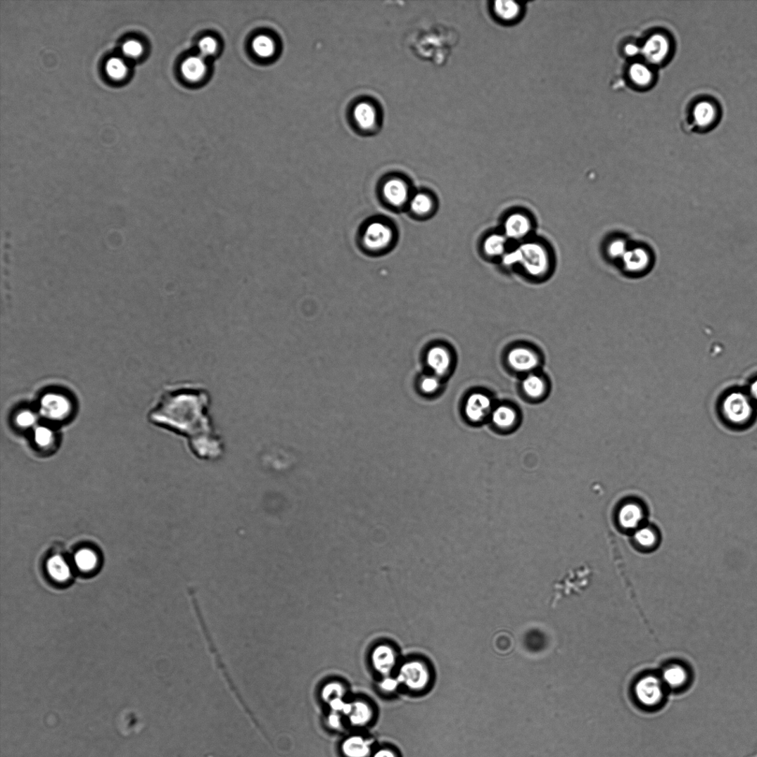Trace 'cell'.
<instances>
[{"instance_id": "45", "label": "cell", "mask_w": 757, "mask_h": 757, "mask_svg": "<svg viewBox=\"0 0 757 757\" xmlns=\"http://www.w3.org/2000/svg\"><path fill=\"white\" fill-rule=\"evenodd\" d=\"M374 757H396L395 754L388 749L377 751Z\"/></svg>"}, {"instance_id": "16", "label": "cell", "mask_w": 757, "mask_h": 757, "mask_svg": "<svg viewBox=\"0 0 757 757\" xmlns=\"http://www.w3.org/2000/svg\"><path fill=\"white\" fill-rule=\"evenodd\" d=\"M660 677L666 689L673 691L685 689L689 685L691 679L689 668L680 663H672L665 666Z\"/></svg>"}, {"instance_id": "17", "label": "cell", "mask_w": 757, "mask_h": 757, "mask_svg": "<svg viewBox=\"0 0 757 757\" xmlns=\"http://www.w3.org/2000/svg\"><path fill=\"white\" fill-rule=\"evenodd\" d=\"M70 400L63 395L47 394L40 402L42 414L52 420H62L70 413Z\"/></svg>"}, {"instance_id": "35", "label": "cell", "mask_w": 757, "mask_h": 757, "mask_svg": "<svg viewBox=\"0 0 757 757\" xmlns=\"http://www.w3.org/2000/svg\"><path fill=\"white\" fill-rule=\"evenodd\" d=\"M344 695L345 689L343 685L337 682L327 684L322 691V697L324 700L328 703L334 698H343Z\"/></svg>"}, {"instance_id": "28", "label": "cell", "mask_w": 757, "mask_h": 757, "mask_svg": "<svg viewBox=\"0 0 757 757\" xmlns=\"http://www.w3.org/2000/svg\"><path fill=\"white\" fill-rule=\"evenodd\" d=\"M47 570L50 576L56 581L63 582L70 577V566L60 556H54L48 561Z\"/></svg>"}, {"instance_id": "14", "label": "cell", "mask_w": 757, "mask_h": 757, "mask_svg": "<svg viewBox=\"0 0 757 757\" xmlns=\"http://www.w3.org/2000/svg\"><path fill=\"white\" fill-rule=\"evenodd\" d=\"M426 362L432 374L443 378L453 369L454 356L448 347L443 345H434L427 353Z\"/></svg>"}, {"instance_id": "5", "label": "cell", "mask_w": 757, "mask_h": 757, "mask_svg": "<svg viewBox=\"0 0 757 757\" xmlns=\"http://www.w3.org/2000/svg\"><path fill=\"white\" fill-rule=\"evenodd\" d=\"M396 239L394 227L384 220H374L363 227L361 243L370 253H384L391 248Z\"/></svg>"}, {"instance_id": "8", "label": "cell", "mask_w": 757, "mask_h": 757, "mask_svg": "<svg viewBox=\"0 0 757 757\" xmlns=\"http://www.w3.org/2000/svg\"><path fill=\"white\" fill-rule=\"evenodd\" d=\"M496 404L490 393L483 390H474L464 400L463 414L469 424L483 425L488 422Z\"/></svg>"}, {"instance_id": "21", "label": "cell", "mask_w": 757, "mask_h": 757, "mask_svg": "<svg viewBox=\"0 0 757 757\" xmlns=\"http://www.w3.org/2000/svg\"><path fill=\"white\" fill-rule=\"evenodd\" d=\"M436 202L430 193L421 191L414 193L407 208L417 218H426L433 215Z\"/></svg>"}, {"instance_id": "9", "label": "cell", "mask_w": 757, "mask_h": 757, "mask_svg": "<svg viewBox=\"0 0 757 757\" xmlns=\"http://www.w3.org/2000/svg\"><path fill=\"white\" fill-rule=\"evenodd\" d=\"M352 121L356 129L364 134H373L380 129L381 114L374 101L362 99L352 109Z\"/></svg>"}, {"instance_id": "44", "label": "cell", "mask_w": 757, "mask_h": 757, "mask_svg": "<svg viewBox=\"0 0 757 757\" xmlns=\"http://www.w3.org/2000/svg\"><path fill=\"white\" fill-rule=\"evenodd\" d=\"M749 397L752 400L757 402V378L752 382L749 387Z\"/></svg>"}, {"instance_id": "27", "label": "cell", "mask_w": 757, "mask_h": 757, "mask_svg": "<svg viewBox=\"0 0 757 757\" xmlns=\"http://www.w3.org/2000/svg\"><path fill=\"white\" fill-rule=\"evenodd\" d=\"M348 717L353 725H366L372 720L373 710L366 702L357 701L352 703V710Z\"/></svg>"}, {"instance_id": "3", "label": "cell", "mask_w": 757, "mask_h": 757, "mask_svg": "<svg viewBox=\"0 0 757 757\" xmlns=\"http://www.w3.org/2000/svg\"><path fill=\"white\" fill-rule=\"evenodd\" d=\"M503 260L506 265H520L533 276L545 275L550 267L548 252L542 245L534 242L523 244L514 251L505 254Z\"/></svg>"}, {"instance_id": "10", "label": "cell", "mask_w": 757, "mask_h": 757, "mask_svg": "<svg viewBox=\"0 0 757 757\" xmlns=\"http://www.w3.org/2000/svg\"><path fill=\"white\" fill-rule=\"evenodd\" d=\"M414 192L409 182L399 176L386 178L381 186V195L386 205L394 209L409 205Z\"/></svg>"}, {"instance_id": "40", "label": "cell", "mask_w": 757, "mask_h": 757, "mask_svg": "<svg viewBox=\"0 0 757 757\" xmlns=\"http://www.w3.org/2000/svg\"><path fill=\"white\" fill-rule=\"evenodd\" d=\"M34 415L29 412H22L17 417L18 425L23 428L32 426L34 424Z\"/></svg>"}, {"instance_id": "15", "label": "cell", "mask_w": 757, "mask_h": 757, "mask_svg": "<svg viewBox=\"0 0 757 757\" xmlns=\"http://www.w3.org/2000/svg\"><path fill=\"white\" fill-rule=\"evenodd\" d=\"M671 45L669 39L661 34H655L649 37L640 48V52L645 59L652 64L663 63L670 53Z\"/></svg>"}, {"instance_id": "20", "label": "cell", "mask_w": 757, "mask_h": 757, "mask_svg": "<svg viewBox=\"0 0 757 757\" xmlns=\"http://www.w3.org/2000/svg\"><path fill=\"white\" fill-rule=\"evenodd\" d=\"M531 229V221L525 214L514 213L504 222V236L507 238L521 240L530 234Z\"/></svg>"}, {"instance_id": "39", "label": "cell", "mask_w": 757, "mask_h": 757, "mask_svg": "<svg viewBox=\"0 0 757 757\" xmlns=\"http://www.w3.org/2000/svg\"><path fill=\"white\" fill-rule=\"evenodd\" d=\"M400 685L397 678H386L381 683V689L386 692H394Z\"/></svg>"}, {"instance_id": "36", "label": "cell", "mask_w": 757, "mask_h": 757, "mask_svg": "<svg viewBox=\"0 0 757 757\" xmlns=\"http://www.w3.org/2000/svg\"><path fill=\"white\" fill-rule=\"evenodd\" d=\"M200 56L207 58L213 56L217 51V42L211 37L203 38L198 43Z\"/></svg>"}, {"instance_id": "30", "label": "cell", "mask_w": 757, "mask_h": 757, "mask_svg": "<svg viewBox=\"0 0 757 757\" xmlns=\"http://www.w3.org/2000/svg\"><path fill=\"white\" fill-rule=\"evenodd\" d=\"M507 239L505 236L500 234H493L488 236L483 244L485 253L490 257H504Z\"/></svg>"}, {"instance_id": "26", "label": "cell", "mask_w": 757, "mask_h": 757, "mask_svg": "<svg viewBox=\"0 0 757 757\" xmlns=\"http://www.w3.org/2000/svg\"><path fill=\"white\" fill-rule=\"evenodd\" d=\"M630 82L638 89H647L653 82V72L645 64L635 63L630 65L628 70Z\"/></svg>"}, {"instance_id": "7", "label": "cell", "mask_w": 757, "mask_h": 757, "mask_svg": "<svg viewBox=\"0 0 757 757\" xmlns=\"http://www.w3.org/2000/svg\"><path fill=\"white\" fill-rule=\"evenodd\" d=\"M666 690L660 675L651 673L638 678L633 687L636 702L649 709L658 708L663 703Z\"/></svg>"}, {"instance_id": "32", "label": "cell", "mask_w": 757, "mask_h": 757, "mask_svg": "<svg viewBox=\"0 0 757 757\" xmlns=\"http://www.w3.org/2000/svg\"><path fill=\"white\" fill-rule=\"evenodd\" d=\"M253 49L258 56L269 58L274 53L275 44L271 37L260 35L257 37L253 42Z\"/></svg>"}, {"instance_id": "43", "label": "cell", "mask_w": 757, "mask_h": 757, "mask_svg": "<svg viewBox=\"0 0 757 757\" xmlns=\"http://www.w3.org/2000/svg\"><path fill=\"white\" fill-rule=\"evenodd\" d=\"M640 51V48H639L636 45H634V44H628V45L625 46L624 49L625 54L630 57L636 56Z\"/></svg>"}, {"instance_id": "37", "label": "cell", "mask_w": 757, "mask_h": 757, "mask_svg": "<svg viewBox=\"0 0 757 757\" xmlns=\"http://www.w3.org/2000/svg\"><path fill=\"white\" fill-rule=\"evenodd\" d=\"M34 440L38 446L47 447L53 441V433L46 427H39L35 431Z\"/></svg>"}, {"instance_id": "31", "label": "cell", "mask_w": 757, "mask_h": 757, "mask_svg": "<svg viewBox=\"0 0 757 757\" xmlns=\"http://www.w3.org/2000/svg\"><path fill=\"white\" fill-rule=\"evenodd\" d=\"M75 561L81 571L89 572L94 569L98 559L92 550L82 549L76 553Z\"/></svg>"}, {"instance_id": "13", "label": "cell", "mask_w": 757, "mask_h": 757, "mask_svg": "<svg viewBox=\"0 0 757 757\" xmlns=\"http://www.w3.org/2000/svg\"><path fill=\"white\" fill-rule=\"evenodd\" d=\"M397 679L400 685L412 691H421L428 685L430 673L424 663L410 661L400 668Z\"/></svg>"}, {"instance_id": "22", "label": "cell", "mask_w": 757, "mask_h": 757, "mask_svg": "<svg viewBox=\"0 0 757 757\" xmlns=\"http://www.w3.org/2000/svg\"><path fill=\"white\" fill-rule=\"evenodd\" d=\"M371 661L376 670L383 675H389L397 663V655L388 646L377 647L372 653Z\"/></svg>"}, {"instance_id": "33", "label": "cell", "mask_w": 757, "mask_h": 757, "mask_svg": "<svg viewBox=\"0 0 757 757\" xmlns=\"http://www.w3.org/2000/svg\"><path fill=\"white\" fill-rule=\"evenodd\" d=\"M442 381L441 377L433 374L422 376L419 381L420 390L426 395H434L441 390Z\"/></svg>"}, {"instance_id": "29", "label": "cell", "mask_w": 757, "mask_h": 757, "mask_svg": "<svg viewBox=\"0 0 757 757\" xmlns=\"http://www.w3.org/2000/svg\"><path fill=\"white\" fill-rule=\"evenodd\" d=\"M634 541L642 549L651 550L659 544V535L651 527L640 528L635 532Z\"/></svg>"}, {"instance_id": "6", "label": "cell", "mask_w": 757, "mask_h": 757, "mask_svg": "<svg viewBox=\"0 0 757 757\" xmlns=\"http://www.w3.org/2000/svg\"><path fill=\"white\" fill-rule=\"evenodd\" d=\"M753 409L751 397L741 391L730 393L720 405V412L724 420L735 427L748 425L753 419Z\"/></svg>"}, {"instance_id": "24", "label": "cell", "mask_w": 757, "mask_h": 757, "mask_svg": "<svg viewBox=\"0 0 757 757\" xmlns=\"http://www.w3.org/2000/svg\"><path fill=\"white\" fill-rule=\"evenodd\" d=\"M182 74L188 82H198L207 74L208 65L205 58L193 56L187 58L181 67Z\"/></svg>"}, {"instance_id": "11", "label": "cell", "mask_w": 757, "mask_h": 757, "mask_svg": "<svg viewBox=\"0 0 757 757\" xmlns=\"http://www.w3.org/2000/svg\"><path fill=\"white\" fill-rule=\"evenodd\" d=\"M520 410L513 403L500 402L495 405L490 419V425L495 431L507 434L515 431L520 426Z\"/></svg>"}, {"instance_id": "4", "label": "cell", "mask_w": 757, "mask_h": 757, "mask_svg": "<svg viewBox=\"0 0 757 757\" xmlns=\"http://www.w3.org/2000/svg\"><path fill=\"white\" fill-rule=\"evenodd\" d=\"M504 362L511 373L521 377L540 371L543 357L540 350L528 343H517L507 349Z\"/></svg>"}, {"instance_id": "25", "label": "cell", "mask_w": 757, "mask_h": 757, "mask_svg": "<svg viewBox=\"0 0 757 757\" xmlns=\"http://www.w3.org/2000/svg\"><path fill=\"white\" fill-rule=\"evenodd\" d=\"M342 750L347 757H367L371 752V742L360 736L346 739Z\"/></svg>"}, {"instance_id": "42", "label": "cell", "mask_w": 757, "mask_h": 757, "mask_svg": "<svg viewBox=\"0 0 757 757\" xmlns=\"http://www.w3.org/2000/svg\"><path fill=\"white\" fill-rule=\"evenodd\" d=\"M329 725L333 730L341 729L343 723L340 713L333 712L328 718Z\"/></svg>"}, {"instance_id": "34", "label": "cell", "mask_w": 757, "mask_h": 757, "mask_svg": "<svg viewBox=\"0 0 757 757\" xmlns=\"http://www.w3.org/2000/svg\"><path fill=\"white\" fill-rule=\"evenodd\" d=\"M106 71L110 78L120 80L127 75V68L125 63L119 58H112L107 63Z\"/></svg>"}, {"instance_id": "23", "label": "cell", "mask_w": 757, "mask_h": 757, "mask_svg": "<svg viewBox=\"0 0 757 757\" xmlns=\"http://www.w3.org/2000/svg\"><path fill=\"white\" fill-rule=\"evenodd\" d=\"M718 115V108L714 104L709 101H702L693 109V122L696 127L706 129L716 122Z\"/></svg>"}, {"instance_id": "12", "label": "cell", "mask_w": 757, "mask_h": 757, "mask_svg": "<svg viewBox=\"0 0 757 757\" xmlns=\"http://www.w3.org/2000/svg\"><path fill=\"white\" fill-rule=\"evenodd\" d=\"M519 390L522 397L527 401L532 403L541 402L549 394V378L540 371L533 372L521 377Z\"/></svg>"}, {"instance_id": "38", "label": "cell", "mask_w": 757, "mask_h": 757, "mask_svg": "<svg viewBox=\"0 0 757 757\" xmlns=\"http://www.w3.org/2000/svg\"><path fill=\"white\" fill-rule=\"evenodd\" d=\"M142 50L143 49L141 44L136 40L127 41L122 46L124 53L130 57H136L139 56L141 53Z\"/></svg>"}, {"instance_id": "19", "label": "cell", "mask_w": 757, "mask_h": 757, "mask_svg": "<svg viewBox=\"0 0 757 757\" xmlns=\"http://www.w3.org/2000/svg\"><path fill=\"white\" fill-rule=\"evenodd\" d=\"M645 514L642 505L630 502L624 504L619 509L618 521L625 530H637L642 526Z\"/></svg>"}, {"instance_id": "41", "label": "cell", "mask_w": 757, "mask_h": 757, "mask_svg": "<svg viewBox=\"0 0 757 757\" xmlns=\"http://www.w3.org/2000/svg\"><path fill=\"white\" fill-rule=\"evenodd\" d=\"M331 709L333 712L340 713L343 714V711L347 704L342 697L334 698L333 700L329 702Z\"/></svg>"}, {"instance_id": "18", "label": "cell", "mask_w": 757, "mask_h": 757, "mask_svg": "<svg viewBox=\"0 0 757 757\" xmlns=\"http://www.w3.org/2000/svg\"><path fill=\"white\" fill-rule=\"evenodd\" d=\"M492 13L500 23L512 25L521 20L526 13V7L511 0H497L492 4Z\"/></svg>"}, {"instance_id": "2", "label": "cell", "mask_w": 757, "mask_h": 757, "mask_svg": "<svg viewBox=\"0 0 757 757\" xmlns=\"http://www.w3.org/2000/svg\"><path fill=\"white\" fill-rule=\"evenodd\" d=\"M458 40L454 29L440 25L418 29L409 37V46L414 54L435 65L445 63Z\"/></svg>"}, {"instance_id": "1", "label": "cell", "mask_w": 757, "mask_h": 757, "mask_svg": "<svg viewBox=\"0 0 757 757\" xmlns=\"http://www.w3.org/2000/svg\"><path fill=\"white\" fill-rule=\"evenodd\" d=\"M212 399L200 383L184 382L167 388L149 414L152 424L179 436L196 459L215 462L225 454V443L211 414Z\"/></svg>"}]
</instances>
